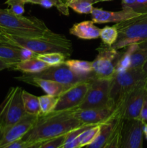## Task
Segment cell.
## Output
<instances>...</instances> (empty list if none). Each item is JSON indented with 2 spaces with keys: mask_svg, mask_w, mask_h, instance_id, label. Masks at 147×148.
Segmentation results:
<instances>
[{
  "mask_svg": "<svg viewBox=\"0 0 147 148\" xmlns=\"http://www.w3.org/2000/svg\"><path fill=\"white\" fill-rule=\"evenodd\" d=\"M74 111H52L46 115L39 116L34 125L22 140L32 144L45 142L64 135L84 125L74 116Z\"/></svg>",
  "mask_w": 147,
  "mask_h": 148,
  "instance_id": "1",
  "label": "cell"
},
{
  "mask_svg": "<svg viewBox=\"0 0 147 148\" xmlns=\"http://www.w3.org/2000/svg\"><path fill=\"white\" fill-rule=\"evenodd\" d=\"M0 40L17 47L26 48L37 54L59 52L69 57L73 52L72 43L62 34L53 32L46 36H18L0 31Z\"/></svg>",
  "mask_w": 147,
  "mask_h": 148,
  "instance_id": "2",
  "label": "cell"
},
{
  "mask_svg": "<svg viewBox=\"0 0 147 148\" xmlns=\"http://www.w3.org/2000/svg\"><path fill=\"white\" fill-rule=\"evenodd\" d=\"M0 31L18 36H46L53 33L35 17L17 15L10 9H0Z\"/></svg>",
  "mask_w": 147,
  "mask_h": 148,
  "instance_id": "3",
  "label": "cell"
},
{
  "mask_svg": "<svg viewBox=\"0 0 147 148\" xmlns=\"http://www.w3.org/2000/svg\"><path fill=\"white\" fill-rule=\"evenodd\" d=\"M114 25L118 31V37L112 47L116 50L147 40V13Z\"/></svg>",
  "mask_w": 147,
  "mask_h": 148,
  "instance_id": "4",
  "label": "cell"
},
{
  "mask_svg": "<svg viewBox=\"0 0 147 148\" xmlns=\"http://www.w3.org/2000/svg\"><path fill=\"white\" fill-rule=\"evenodd\" d=\"M144 83L146 77L142 68H130L123 72H115L111 79L110 90V98L115 108L128 92Z\"/></svg>",
  "mask_w": 147,
  "mask_h": 148,
  "instance_id": "5",
  "label": "cell"
},
{
  "mask_svg": "<svg viewBox=\"0 0 147 148\" xmlns=\"http://www.w3.org/2000/svg\"><path fill=\"white\" fill-rule=\"evenodd\" d=\"M22 89L12 87L9 89L4 101L0 104V130L18 122L27 114L22 98Z\"/></svg>",
  "mask_w": 147,
  "mask_h": 148,
  "instance_id": "6",
  "label": "cell"
},
{
  "mask_svg": "<svg viewBox=\"0 0 147 148\" xmlns=\"http://www.w3.org/2000/svg\"><path fill=\"white\" fill-rule=\"evenodd\" d=\"M111 79L99 77L92 79L83 101L77 108H115L110 98Z\"/></svg>",
  "mask_w": 147,
  "mask_h": 148,
  "instance_id": "7",
  "label": "cell"
},
{
  "mask_svg": "<svg viewBox=\"0 0 147 148\" xmlns=\"http://www.w3.org/2000/svg\"><path fill=\"white\" fill-rule=\"evenodd\" d=\"M97 50V55L92 62L94 73L97 77L111 79L115 73V65L120 52L103 43Z\"/></svg>",
  "mask_w": 147,
  "mask_h": 148,
  "instance_id": "8",
  "label": "cell"
},
{
  "mask_svg": "<svg viewBox=\"0 0 147 148\" xmlns=\"http://www.w3.org/2000/svg\"><path fill=\"white\" fill-rule=\"evenodd\" d=\"M147 95L146 84H141L128 92L115 108L118 115L124 119H139L140 113Z\"/></svg>",
  "mask_w": 147,
  "mask_h": 148,
  "instance_id": "9",
  "label": "cell"
},
{
  "mask_svg": "<svg viewBox=\"0 0 147 148\" xmlns=\"http://www.w3.org/2000/svg\"><path fill=\"white\" fill-rule=\"evenodd\" d=\"M143 124L139 119H121L118 148H143Z\"/></svg>",
  "mask_w": 147,
  "mask_h": 148,
  "instance_id": "10",
  "label": "cell"
},
{
  "mask_svg": "<svg viewBox=\"0 0 147 148\" xmlns=\"http://www.w3.org/2000/svg\"><path fill=\"white\" fill-rule=\"evenodd\" d=\"M30 75L35 77L53 80L65 85H75L80 82H89L97 77L95 75L89 76L76 75L68 67L65 62L56 66H50L42 72L36 74H31Z\"/></svg>",
  "mask_w": 147,
  "mask_h": 148,
  "instance_id": "11",
  "label": "cell"
},
{
  "mask_svg": "<svg viewBox=\"0 0 147 148\" xmlns=\"http://www.w3.org/2000/svg\"><path fill=\"white\" fill-rule=\"evenodd\" d=\"M90 81L75 84L61 95L59 97V100L53 111L76 109L82 103L86 95Z\"/></svg>",
  "mask_w": 147,
  "mask_h": 148,
  "instance_id": "12",
  "label": "cell"
},
{
  "mask_svg": "<svg viewBox=\"0 0 147 148\" xmlns=\"http://www.w3.org/2000/svg\"><path fill=\"white\" fill-rule=\"evenodd\" d=\"M140 14H141L136 12L129 7H125L122 8V10L117 12L107 11L103 9L93 7V10L91 12L92 22L97 24L110 23H118L133 18Z\"/></svg>",
  "mask_w": 147,
  "mask_h": 148,
  "instance_id": "13",
  "label": "cell"
},
{
  "mask_svg": "<svg viewBox=\"0 0 147 148\" xmlns=\"http://www.w3.org/2000/svg\"><path fill=\"white\" fill-rule=\"evenodd\" d=\"M116 113L114 108H76L74 111V115L83 124L97 125L105 122L113 116Z\"/></svg>",
  "mask_w": 147,
  "mask_h": 148,
  "instance_id": "14",
  "label": "cell"
},
{
  "mask_svg": "<svg viewBox=\"0 0 147 148\" xmlns=\"http://www.w3.org/2000/svg\"><path fill=\"white\" fill-rule=\"evenodd\" d=\"M15 79L40 88L47 95L55 97H59L74 85H65V84L59 83L53 80L35 77L27 74H23L21 76L17 77H15Z\"/></svg>",
  "mask_w": 147,
  "mask_h": 148,
  "instance_id": "15",
  "label": "cell"
},
{
  "mask_svg": "<svg viewBox=\"0 0 147 148\" xmlns=\"http://www.w3.org/2000/svg\"><path fill=\"white\" fill-rule=\"evenodd\" d=\"M121 118L115 113L113 116L105 122L100 124L99 133L97 134L95 140L89 145H86L85 148H104L109 140L112 137L115 130L119 124Z\"/></svg>",
  "mask_w": 147,
  "mask_h": 148,
  "instance_id": "16",
  "label": "cell"
},
{
  "mask_svg": "<svg viewBox=\"0 0 147 148\" xmlns=\"http://www.w3.org/2000/svg\"><path fill=\"white\" fill-rule=\"evenodd\" d=\"M101 28L95 25L92 20L75 23L69 29V33L83 40H93L99 38Z\"/></svg>",
  "mask_w": 147,
  "mask_h": 148,
  "instance_id": "17",
  "label": "cell"
},
{
  "mask_svg": "<svg viewBox=\"0 0 147 148\" xmlns=\"http://www.w3.org/2000/svg\"><path fill=\"white\" fill-rule=\"evenodd\" d=\"M48 65L43 61L40 60L37 57L29 59L27 61H22L19 63L12 65L10 69L15 71H20L23 74H36L42 72L48 67Z\"/></svg>",
  "mask_w": 147,
  "mask_h": 148,
  "instance_id": "18",
  "label": "cell"
},
{
  "mask_svg": "<svg viewBox=\"0 0 147 148\" xmlns=\"http://www.w3.org/2000/svg\"><path fill=\"white\" fill-rule=\"evenodd\" d=\"M129 46L131 49L130 68H141L147 62V40Z\"/></svg>",
  "mask_w": 147,
  "mask_h": 148,
  "instance_id": "19",
  "label": "cell"
},
{
  "mask_svg": "<svg viewBox=\"0 0 147 148\" xmlns=\"http://www.w3.org/2000/svg\"><path fill=\"white\" fill-rule=\"evenodd\" d=\"M0 59L12 66L20 62L19 48L0 40Z\"/></svg>",
  "mask_w": 147,
  "mask_h": 148,
  "instance_id": "20",
  "label": "cell"
},
{
  "mask_svg": "<svg viewBox=\"0 0 147 148\" xmlns=\"http://www.w3.org/2000/svg\"><path fill=\"white\" fill-rule=\"evenodd\" d=\"M65 64L76 75L81 76L95 75L91 62L78 59H69L65 61Z\"/></svg>",
  "mask_w": 147,
  "mask_h": 148,
  "instance_id": "21",
  "label": "cell"
},
{
  "mask_svg": "<svg viewBox=\"0 0 147 148\" xmlns=\"http://www.w3.org/2000/svg\"><path fill=\"white\" fill-rule=\"evenodd\" d=\"M22 98L24 111L27 114L35 116H40V107L38 97L22 90Z\"/></svg>",
  "mask_w": 147,
  "mask_h": 148,
  "instance_id": "22",
  "label": "cell"
},
{
  "mask_svg": "<svg viewBox=\"0 0 147 148\" xmlns=\"http://www.w3.org/2000/svg\"><path fill=\"white\" fill-rule=\"evenodd\" d=\"M38 98L40 107V116L46 115L53 111L59 100V97L52 96L47 94Z\"/></svg>",
  "mask_w": 147,
  "mask_h": 148,
  "instance_id": "23",
  "label": "cell"
},
{
  "mask_svg": "<svg viewBox=\"0 0 147 148\" xmlns=\"http://www.w3.org/2000/svg\"><path fill=\"white\" fill-rule=\"evenodd\" d=\"M118 37V31L115 25L105 26L101 29L99 33V38L102 43L105 44L112 46L116 42Z\"/></svg>",
  "mask_w": 147,
  "mask_h": 148,
  "instance_id": "24",
  "label": "cell"
},
{
  "mask_svg": "<svg viewBox=\"0 0 147 148\" xmlns=\"http://www.w3.org/2000/svg\"><path fill=\"white\" fill-rule=\"evenodd\" d=\"M37 58L50 66H56L64 63L66 56L59 52H51V53H43L37 55Z\"/></svg>",
  "mask_w": 147,
  "mask_h": 148,
  "instance_id": "25",
  "label": "cell"
},
{
  "mask_svg": "<svg viewBox=\"0 0 147 148\" xmlns=\"http://www.w3.org/2000/svg\"><path fill=\"white\" fill-rule=\"evenodd\" d=\"M93 7V4L87 0H74L69 4V8L79 14H91Z\"/></svg>",
  "mask_w": 147,
  "mask_h": 148,
  "instance_id": "26",
  "label": "cell"
},
{
  "mask_svg": "<svg viewBox=\"0 0 147 148\" xmlns=\"http://www.w3.org/2000/svg\"><path fill=\"white\" fill-rule=\"evenodd\" d=\"M66 135V134H64L56 138L43 142L39 148H60L64 143Z\"/></svg>",
  "mask_w": 147,
  "mask_h": 148,
  "instance_id": "27",
  "label": "cell"
},
{
  "mask_svg": "<svg viewBox=\"0 0 147 148\" xmlns=\"http://www.w3.org/2000/svg\"><path fill=\"white\" fill-rule=\"evenodd\" d=\"M19 48V56H20V59L21 62L22 61H27L29 59H34L37 56V53H35V52H33V51L29 50V49H26V48Z\"/></svg>",
  "mask_w": 147,
  "mask_h": 148,
  "instance_id": "28",
  "label": "cell"
},
{
  "mask_svg": "<svg viewBox=\"0 0 147 148\" xmlns=\"http://www.w3.org/2000/svg\"><path fill=\"white\" fill-rule=\"evenodd\" d=\"M131 9L139 14L147 13V0H136Z\"/></svg>",
  "mask_w": 147,
  "mask_h": 148,
  "instance_id": "29",
  "label": "cell"
},
{
  "mask_svg": "<svg viewBox=\"0 0 147 148\" xmlns=\"http://www.w3.org/2000/svg\"><path fill=\"white\" fill-rule=\"evenodd\" d=\"M119 125H120V123H119V124H118L117 129L115 130L114 134H112V137L110 138V140H109V142L108 143V144L105 145V147L104 148H118V134H119Z\"/></svg>",
  "mask_w": 147,
  "mask_h": 148,
  "instance_id": "30",
  "label": "cell"
},
{
  "mask_svg": "<svg viewBox=\"0 0 147 148\" xmlns=\"http://www.w3.org/2000/svg\"><path fill=\"white\" fill-rule=\"evenodd\" d=\"M24 4L23 3H14L11 4L10 10L12 12L17 15H22L24 12Z\"/></svg>",
  "mask_w": 147,
  "mask_h": 148,
  "instance_id": "31",
  "label": "cell"
},
{
  "mask_svg": "<svg viewBox=\"0 0 147 148\" xmlns=\"http://www.w3.org/2000/svg\"><path fill=\"white\" fill-rule=\"evenodd\" d=\"M31 145L32 143H27V142L24 141L23 140L20 139V140H17V141L14 142V143H10V144L4 146V147L1 148H26L28 147V146Z\"/></svg>",
  "mask_w": 147,
  "mask_h": 148,
  "instance_id": "32",
  "label": "cell"
},
{
  "mask_svg": "<svg viewBox=\"0 0 147 148\" xmlns=\"http://www.w3.org/2000/svg\"><path fill=\"white\" fill-rule=\"evenodd\" d=\"M74 0H59L60 4V9L59 11L63 15L68 16L69 14V4Z\"/></svg>",
  "mask_w": 147,
  "mask_h": 148,
  "instance_id": "33",
  "label": "cell"
},
{
  "mask_svg": "<svg viewBox=\"0 0 147 148\" xmlns=\"http://www.w3.org/2000/svg\"><path fill=\"white\" fill-rule=\"evenodd\" d=\"M139 120L143 124L147 123V95L146 96L144 104H143V106L141 108V113H140Z\"/></svg>",
  "mask_w": 147,
  "mask_h": 148,
  "instance_id": "34",
  "label": "cell"
},
{
  "mask_svg": "<svg viewBox=\"0 0 147 148\" xmlns=\"http://www.w3.org/2000/svg\"><path fill=\"white\" fill-rule=\"evenodd\" d=\"M37 1L38 0H7L5 1V4H7L8 6H10L11 4H14V3H23V4L31 3V4H35Z\"/></svg>",
  "mask_w": 147,
  "mask_h": 148,
  "instance_id": "35",
  "label": "cell"
},
{
  "mask_svg": "<svg viewBox=\"0 0 147 148\" xmlns=\"http://www.w3.org/2000/svg\"><path fill=\"white\" fill-rule=\"evenodd\" d=\"M121 1H122V8H125V7L132 8L134 4H135L136 0H121Z\"/></svg>",
  "mask_w": 147,
  "mask_h": 148,
  "instance_id": "36",
  "label": "cell"
},
{
  "mask_svg": "<svg viewBox=\"0 0 147 148\" xmlns=\"http://www.w3.org/2000/svg\"><path fill=\"white\" fill-rule=\"evenodd\" d=\"M10 64L5 63V62H3V61H1V59H0V72L2 70H4V69H10Z\"/></svg>",
  "mask_w": 147,
  "mask_h": 148,
  "instance_id": "37",
  "label": "cell"
},
{
  "mask_svg": "<svg viewBox=\"0 0 147 148\" xmlns=\"http://www.w3.org/2000/svg\"><path fill=\"white\" fill-rule=\"evenodd\" d=\"M142 70L144 72V75H145V77H146V88H147V62L143 65L142 67Z\"/></svg>",
  "mask_w": 147,
  "mask_h": 148,
  "instance_id": "38",
  "label": "cell"
},
{
  "mask_svg": "<svg viewBox=\"0 0 147 148\" xmlns=\"http://www.w3.org/2000/svg\"><path fill=\"white\" fill-rule=\"evenodd\" d=\"M43 143V142H40V143H34V144H32L31 145L28 146V147H26V148H39L40 147V145H41V144Z\"/></svg>",
  "mask_w": 147,
  "mask_h": 148,
  "instance_id": "39",
  "label": "cell"
},
{
  "mask_svg": "<svg viewBox=\"0 0 147 148\" xmlns=\"http://www.w3.org/2000/svg\"><path fill=\"white\" fill-rule=\"evenodd\" d=\"M143 133H144V136L147 140V123L143 124Z\"/></svg>",
  "mask_w": 147,
  "mask_h": 148,
  "instance_id": "40",
  "label": "cell"
},
{
  "mask_svg": "<svg viewBox=\"0 0 147 148\" xmlns=\"http://www.w3.org/2000/svg\"><path fill=\"white\" fill-rule=\"evenodd\" d=\"M87 1H89L90 3H92V4H96V3L101 2V1H112V0H87Z\"/></svg>",
  "mask_w": 147,
  "mask_h": 148,
  "instance_id": "41",
  "label": "cell"
}]
</instances>
